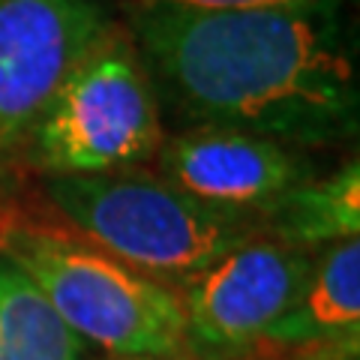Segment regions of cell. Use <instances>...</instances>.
<instances>
[{"instance_id":"6da1fadb","label":"cell","mask_w":360,"mask_h":360,"mask_svg":"<svg viewBox=\"0 0 360 360\" xmlns=\"http://www.w3.org/2000/svg\"><path fill=\"white\" fill-rule=\"evenodd\" d=\"M150 87L180 129H234L291 148L352 141L360 78L340 0L246 9H129Z\"/></svg>"},{"instance_id":"7a4b0ae2","label":"cell","mask_w":360,"mask_h":360,"mask_svg":"<svg viewBox=\"0 0 360 360\" xmlns=\"http://www.w3.org/2000/svg\"><path fill=\"white\" fill-rule=\"evenodd\" d=\"M58 213L111 258L156 283H189L238 243L262 234L246 213L201 205L160 174H60L45 177Z\"/></svg>"},{"instance_id":"3957f363","label":"cell","mask_w":360,"mask_h":360,"mask_svg":"<svg viewBox=\"0 0 360 360\" xmlns=\"http://www.w3.org/2000/svg\"><path fill=\"white\" fill-rule=\"evenodd\" d=\"M0 255L27 274L84 342L123 360H184L180 295L90 240L45 229H4Z\"/></svg>"},{"instance_id":"277c9868","label":"cell","mask_w":360,"mask_h":360,"mask_svg":"<svg viewBox=\"0 0 360 360\" xmlns=\"http://www.w3.org/2000/svg\"><path fill=\"white\" fill-rule=\"evenodd\" d=\"M162 139L148 70L129 30L115 25L54 94L21 150L45 177L111 174L153 160Z\"/></svg>"},{"instance_id":"5b68a950","label":"cell","mask_w":360,"mask_h":360,"mask_svg":"<svg viewBox=\"0 0 360 360\" xmlns=\"http://www.w3.org/2000/svg\"><path fill=\"white\" fill-rule=\"evenodd\" d=\"M307 250L252 234L184 283L186 360H246L297 300L312 270Z\"/></svg>"},{"instance_id":"8992f818","label":"cell","mask_w":360,"mask_h":360,"mask_svg":"<svg viewBox=\"0 0 360 360\" xmlns=\"http://www.w3.org/2000/svg\"><path fill=\"white\" fill-rule=\"evenodd\" d=\"M115 25L108 0H0V156L25 148L54 94Z\"/></svg>"},{"instance_id":"52a82bcc","label":"cell","mask_w":360,"mask_h":360,"mask_svg":"<svg viewBox=\"0 0 360 360\" xmlns=\"http://www.w3.org/2000/svg\"><path fill=\"white\" fill-rule=\"evenodd\" d=\"M156 174L201 205L262 219L283 195L315 177L307 150L234 129H180L156 150ZM262 225V222H258Z\"/></svg>"},{"instance_id":"ba28073f","label":"cell","mask_w":360,"mask_h":360,"mask_svg":"<svg viewBox=\"0 0 360 360\" xmlns=\"http://www.w3.org/2000/svg\"><path fill=\"white\" fill-rule=\"evenodd\" d=\"M360 342V240L348 238L312 255L297 300L267 330V348H295L303 357L357 354Z\"/></svg>"},{"instance_id":"9c48e42d","label":"cell","mask_w":360,"mask_h":360,"mask_svg":"<svg viewBox=\"0 0 360 360\" xmlns=\"http://www.w3.org/2000/svg\"><path fill=\"white\" fill-rule=\"evenodd\" d=\"M262 234L285 246L319 252L360 231V165L345 162L328 177H309L262 213Z\"/></svg>"},{"instance_id":"30bf717a","label":"cell","mask_w":360,"mask_h":360,"mask_svg":"<svg viewBox=\"0 0 360 360\" xmlns=\"http://www.w3.org/2000/svg\"><path fill=\"white\" fill-rule=\"evenodd\" d=\"M84 345L25 270L0 255V360H84Z\"/></svg>"},{"instance_id":"8fae6325","label":"cell","mask_w":360,"mask_h":360,"mask_svg":"<svg viewBox=\"0 0 360 360\" xmlns=\"http://www.w3.org/2000/svg\"><path fill=\"white\" fill-rule=\"evenodd\" d=\"M135 6H180V9H246L274 4H309V0H132Z\"/></svg>"},{"instance_id":"7c38bea8","label":"cell","mask_w":360,"mask_h":360,"mask_svg":"<svg viewBox=\"0 0 360 360\" xmlns=\"http://www.w3.org/2000/svg\"><path fill=\"white\" fill-rule=\"evenodd\" d=\"M303 360H324V357H303ZM328 360H357V354H342V357H328Z\"/></svg>"},{"instance_id":"4fadbf2b","label":"cell","mask_w":360,"mask_h":360,"mask_svg":"<svg viewBox=\"0 0 360 360\" xmlns=\"http://www.w3.org/2000/svg\"><path fill=\"white\" fill-rule=\"evenodd\" d=\"M108 360H123V357H108Z\"/></svg>"}]
</instances>
